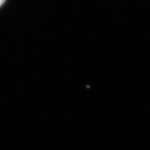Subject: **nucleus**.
<instances>
[{"instance_id": "f257e3e1", "label": "nucleus", "mask_w": 150, "mask_h": 150, "mask_svg": "<svg viewBox=\"0 0 150 150\" xmlns=\"http://www.w3.org/2000/svg\"><path fill=\"white\" fill-rule=\"evenodd\" d=\"M6 0H0V7L3 5V4L5 2Z\"/></svg>"}]
</instances>
